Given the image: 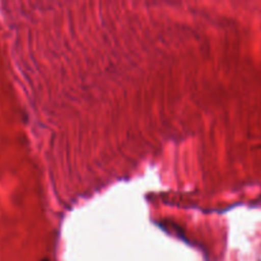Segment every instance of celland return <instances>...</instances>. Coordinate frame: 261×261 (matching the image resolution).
Instances as JSON below:
<instances>
[{
	"mask_svg": "<svg viewBox=\"0 0 261 261\" xmlns=\"http://www.w3.org/2000/svg\"><path fill=\"white\" fill-rule=\"evenodd\" d=\"M43 261H48V260H43Z\"/></svg>",
	"mask_w": 261,
	"mask_h": 261,
	"instance_id": "obj_1",
	"label": "cell"
}]
</instances>
